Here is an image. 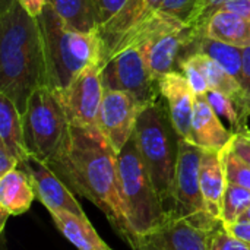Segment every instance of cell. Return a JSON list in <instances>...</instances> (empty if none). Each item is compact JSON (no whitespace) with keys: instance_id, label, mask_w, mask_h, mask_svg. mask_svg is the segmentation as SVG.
<instances>
[{"instance_id":"cell-27","label":"cell","mask_w":250,"mask_h":250,"mask_svg":"<svg viewBox=\"0 0 250 250\" xmlns=\"http://www.w3.org/2000/svg\"><path fill=\"white\" fill-rule=\"evenodd\" d=\"M179 67H180V72L188 79L189 85L192 86L195 95H205L208 92L209 89L208 81L193 56H185L183 59H180Z\"/></svg>"},{"instance_id":"cell-31","label":"cell","mask_w":250,"mask_h":250,"mask_svg":"<svg viewBox=\"0 0 250 250\" xmlns=\"http://www.w3.org/2000/svg\"><path fill=\"white\" fill-rule=\"evenodd\" d=\"M92 1H94V7L97 13L98 28L101 29L123 9L127 0H92Z\"/></svg>"},{"instance_id":"cell-26","label":"cell","mask_w":250,"mask_h":250,"mask_svg":"<svg viewBox=\"0 0 250 250\" xmlns=\"http://www.w3.org/2000/svg\"><path fill=\"white\" fill-rule=\"evenodd\" d=\"M224 167L229 183L246 188L250 190V166L242 161L230 149V145L224 149Z\"/></svg>"},{"instance_id":"cell-14","label":"cell","mask_w":250,"mask_h":250,"mask_svg":"<svg viewBox=\"0 0 250 250\" xmlns=\"http://www.w3.org/2000/svg\"><path fill=\"white\" fill-rule=\"evenodd\" d=\"M160 94L167 101L168 114L179 138L190 139L195 108V92L185 75L179 70L158 79Z\"/></svg>"},{"instance_id":"cell-37","label":"cell","mask_w":250,"mask_h":250,"mask_svg":"<svg viewBox=\"0 0 250 250\" xmlns=\"http://www.w3.org/2000/svg\"><path fill=\"white\" fill-rule=\"evenodd\" d=\"M18 1L29 15H32L35 18L42 12V9L45 6V0H18Z\"/></svg>"},{"instance_id":"cell-19","label":"cell","mask_w":250,"mask_h":250,"mask_svg":"<svg viewBox=\"0 0 250 250\" xmlns=\"http://www.w3.org/2000/svg\"><path fill=\"white\" fill-rule=\"evenodd\" d=\"M202 35L240 48L249 47L250 19H246L234 12L217 10L207 21L202 29Z\"/></svg>"},{"instance_id":"cell-18","label":"cell","mask_w":250,"mask_h":250,"mask_svg":"<svg viewBox=\"0 0 250 250\" xmlns=\"http://www.w3.org/2000/svg\"><path fill=\"white\" fill-rule=\"evenodd\" d=\"M59 231L79 250H113L97 233L88 217L82 218L69 211H50Z\"/></svg>"},{"instance_id":"cell-21","label":"cell","mask_w":250,"mask_h":250,"mask_svg":"<svg viewBox=\"0 0 250 250\" xmlns=\"http://www.w3.org/2000/svg\"><path fill=\"white\" fill-rule=\"evenodd\" d=\"M192 53H202L217 63H220L231 76H234L239 82L242 79V63H243V48L221 42L218 40L209 38L207 35L199 37L193 44L188 47L183 57Z\"/></svg>"},{"instance_id":"cell-20","label":"cell","mask_w":250,"mask_h":250,"mask_svg":"<svg viewBox=\"0 0 250 250\" xmlns=\"http://www.w3.org/2000/svg\"><path fill=\"white\" fill-rule=\"evenodd\" d=\"M0 145L19 161V166L31 155L25 144L22 114L3 94H0Z\"/></svg>"},{"instance_id":"cell-33","label":"cell","mask_w":250,"mask_h":250,"mask_svg":"<svg viewBox=\"0 0 250 250\" xmlns=\"http://www.w3.org/2000/svg\"><path fill=\"white\" fill-rule=\"evenodd\" d=\"M230 149L248 166H250V135L246 133H236L231 144Z\"/></svg>"},{"instance_id":"cell-8","label":"cell","mask_w":250,"mask_h":250,"mask_svg":"<svg viewBox=\"0 0 250 250\" xmlns=\"http://www.w3.org/2000/svg\"><path fill=\"white\" fill-rule=\"evenodd\" d=\"M101 79L104 89L130 94L142 108L161 95L158 81L151 75L139 47L126 48L107 60L101 69Z\"/></svg>"},{"instance_id":"cell-17","label":"cell","mask_w":250,"mask_h":250,"mask_svg":"<svg viewBox=\"0 0 250 250\" xmlns=\"http://www.w3.org/2000/svg\"><path fill=\"white\" fill-rule=\"evenodd\" d=\"M35 196L31 177L22 168H15L0 177V211L10 217L25 214Z\"/></svg>"},{"instance_id":"cell-39","label":"cell","mask_w":250,"mask_h":250,"mask_svg":"<svg viewBox=\"0 0 250 250\" xmlns=\"http://www.w3.org/2000/svg\"><path fill=\"white\" fill-rule=\"evenodd\" d=\"M240 221H250V207L249 209L243 214V217L240 218Z\"/></svg>"},{"instance_id":"cell-7","label":"cell","mask_w":250,"mask_h":250,"mask_svg":"<svg viewBox=\"0 0 250 250\" xmlns=\"http://www.w3.org/2000/svg\"><path fill=\"white\" fill-rule=\"evenodd\" d=\"M204 149L193 142L179 138V155L174 177L173 215L192 220L201 227L217 230L223 226L208 211L201 189V158Z\"/></svg>"},{"instance_id":"cell-12","label":"cell","mask_w":250,"mask_h":250,"mask_svg":"<svg viewBox=\"0 0 250 250\" xmlns=\"http://www.w3.org/2000/svg\"><path fill=\"white\" fill-rule=\"evenodd\" d=\"M190 45V34L185 23L174 21L139 45L151 75L158 81L174 72L176 62H180Z\"/></svg>"},{"instance_id":"cell-13","label":"cell","mask_w":250,"mask_h":250,"mask_svg":"<svg viewBox=\"0 0 250 250\" xmlns=\"http://www.w3.org/2000/svg\"><path fill=\"white\" fill-rule=\"evenodd\" d=\"M18 168L26 171V174L31 177L35 195L48 209V212L63 209L78 217L86 218L82 207L75 199L72 189H69V186L56 174V171L48 164L35 158L34 155H29Z\"/></svg>"},{"instance_id":"cell-10","label":"cell","mask_w":250,"mask_h":250,"mask_svg":"<svg viewBox=\"0 0 250 250\" xmlns=\"http://www.w3.org/2000/svg\"><path fill=\"white\" fill-rule=\"evenodd\" d=\"M189 218L170 214L161 224L138 234L132 250H209L212 234Z\"/></svg>"},{"instance_id":"cell-38","label":"cell","mask_w":250,"mask_h":250,"mask_svg":"<svg viewBox=\"0 0 250 250\" xmlns=\"http://www.w3.org/2000/svg\"><path fill=\"white\" fill-rule=\"evenodd\" d=\"M13 1H15V0H0V3H1V6H0V13L6 12V10L13 4Z\"/></svg>"},{"instance_id":"cell-28","label":"cell","mask_w":250,"mask_h":250,"mask_svg":"<svg viewBox=\"0 0 250 250\" xmlns=\"http://www.w3.org/2000/svg\"><path fill=\"white\" fill-rule=\"evenodd\" d=\"M196 4H198V0H164L160 4L157 12L164 13L170 18H174L176 21L188 26V23L190 22L195 13Z\"/></svg>"},{"instance_id":"cell-3","label":"cell","mask_w":250,"mask_h":250,"mask_svg":"<svg viewBox=\"0 0 250 250\" xmlns=\"http://www.w3.org/2000/svg\"><path fill=\"white\" fill-rule=\"evenodd\" d=\"M37 21L42 37L50 89H64L89 64H103V41L98 34L69 28L48 4L44 6Z\"/></svg>"},{"instance_id":"cell-34","label":"cell","mask_w":250,"mask_h":250,"mask_svg":"<svg viewBox=\"0 0 250 250\" xmlns=\"http://www.w3.org/2000/svg\"><path fill=\"white\" fill-rule=\"evenodd\" d=\"M217 10L234 12L246 19H250V0H229L226 3H223L221 6H218L214 12H217Z\"/></svg>"},{"instance_id":"cell-6","label":"cell","mask_w":250,"mask_h":250,"mask_svg":"<svg viewBox=\"0 0 250 250\" xmlns=\"http://www.w3.org/2000/svg\"><path fill=\"white\" fill-rule=\"evenodd\" d=\"M117 170L125 209L133 233L138 236L161 224L170 214L166 211L144 166L135 135L119 152Z\"/></svg>"},{"instance_id":"cell-40","label":"cell","mask_w":250,"mask_h":250,"mask_svg":"<svg viewBox=\"0 0 250 250\" xmlns=\"http://www.w3.org/2000/svg\"><path fill=\"white\" fill-rule=\"evenodd\" d=\"M249 119H250V113L246 116V117H245V120H243V130H245V125H246V122H248ZM243 130H242V133H243Z\"/></svg>"},{"instance_id":"cell-22","label":"cell","mask_w":250,"mask_h":250,"mask_svg":"<svg viewBox=\"0 0 250 250\" xmlns=\"http://www.w3.org/2000/svg\"><path fill=\"white\" fill-rule=\"evenodd\" d=\"M63 22L79 32L98 34L97 13L92 0H45Z\"/></svg>"},{"instance_id":"cell-25","label":"cell","mask_w":250,"mask_h":250,"mask_svg":"<svg viewBox=\"0 0 250 250\" xmlns=\"http://www.w3.org/2000/svg\"><path fill=\"white\" fill-rule=\"evenodd\" d=\"M205 97L209 105L212 107V110L217 113V116L229 125V129L234 135L242 133V119H240V111H239L236 101L231 97L212 88L208 89Z\"/></svg>"},{"instance_id":"cell-35","label":"cell","mask_w":250,"mask_h":250,"mask_svg":"<svg viewBox=\"0 0 250 250\" xmlns=\"http://www.w3.org/2000/svg\"><path fill=\"white\" fill-rule=\"evenodd\" d=\"M230 234H233L234 237L246 242L250 245V221H239L234 224H229V226H223Z\"/></svg>"},{"instance_id":"cell-30","label":"cell","mask_w":250,"mask_h":250,"mask_svg":"<svg viewBox=\"0 0 250 250\" xmlns=\"http://www.w3.org/2000/svg\"><path fill=\"white\" fill-rule=\"evenodd\" d=\"M209 250H250V245L234 237L221 226L212 234Z\"/></svg>"},{"instance_id":"cell-15","label":"cell","mask_w":250,"mask_h":250,"mask_svg":"<svg viewBox=\"0 0 250 250\" xmlns=\"http://www.w3.org/2000/svg\"><path fill=\"white\" fill-rule=\"evenodd\" d=\"M234 133L227 129L223 120L209 105L205 95L195 97L190 142L202 149L224 151L233 141Z\"/></svg>"},{"instance_id":"cell-4","label":"cell","mask_w":250,"mask_h":250,"mask_svg":"<svg viewBox=\"0 0 250 250\" xmlns=\"http://www.w3.org/2000/svg\"><path fill=\"white\" fill-rule=\"evenodd\" d=\"M133 135L151 182L166 211L173 214L179 135L173 127L168 108L166 110L158 100L144 107Z\"/></svg>"},{"instance_id":"cell-2","label":"cell","mask_w":250,"mask_h":250,"mask_svg":"<svg viewBox=\"0 0 250 250\" xmlns=\"http://www.w3.org/2000/svg\"><path fill=\"white\" fill-rule=\"evenodd\" d=\"M44 86L48 75L38 21L15 0L0 13V94L23 114L31 95Z\"/></svg>"},{"instance_id":"cell-16","label":"cell","mask_w":250,"mask_h":250,"mask_svg":"<svg viewBox=\"0 0 250 250\" xmlns=\"http://www.w3.org/2000/svg\"><path fill=\"white\" fill-rule=\"evenodd\" d=\"M201 189L207 211L218 221H221L223 198L227 188L226 167H224V151L204 149L201 158Z\"/></svg>"},{"instance_id":"cell-32","label":"cell","mask_w":250,"mask_h":250,"mask_svg":"<svg viewBox=\"0 0 250 250\" xmlns=\"http://www.w3.org/2000/svg\"><path fill=\"white\" fill-rule=\"evenodd\" d=\"M240 85L246 95V107L242 113V130H243V120L250 113V45L243 48V63H242V79Z\"/></svg>"},{"instance_id":"cell-23","label":"cell","mask_w":250,"mask_h":250,"mask_svg":"<svg viewBox=\"0 0 250 250\" xmlns=\"http://www.w3.org/2000/svg\"><path fill=\"white\" fill-rule=\"evenodd\" d=\"M188 56H193L198 62V64L201 66L207 81H208V85L209 88L212 89H217L229 97H231L237 107H239V111H240V119H242V113L246 107V95H245V91L240 85V82L231 76L220 63H217L214 59L202 54V53H192V54H188ZM183 59V57H182Z\"/></svg>"},{"instance_id":"cell-24","label":"cell","mask_w":250,"mask_h":250,"mask_svg":"<svg viewBox=\"0 0 250 250\" xmlns=\"http://www.w3.org/2000/svg\"><path fill=\"white\" fill-rule=\"evenodd\" d=\"M250 207V190L246 188L227 182V188L223 198L221 223L223 226L239 223L243 214Z\"/></svg>"},{"instance_id":"cell-5","label":"cell","mask_w":250,"mask_h":250,"mask_svg":"<svg viewBox=\"0 0 250 250\" xmlns=\"http://www.w3.org/2000/svg\"><path fill=\"white\" fill-rule=\"evenodd\" d=\"M22 122L29 154L57 168L67 157L70 123L54 91L48 86L37 89L28 100Z\"/></svg>"},{"instance_id":"cell-1","label":"cell","mask_w":250,"mask_h":250,"mask_svg":"<svg viewBox=\"0 0 250 250\" xmlns=\"http://www.w3.org/2000/svg\"><path fill=\"white\" fill-rule=\"evenodd\" d=\"M117 152L97 126H72L66 160L54 168L72 192L91 201L116 233L132 248L136 234L129 223L119 182Z\"/></svg>"},{"instance_id":"cell-11","label":"cell","mask_w":250,"mask_h":250,"mask_svg":"<svg viewBox=\"0 0 250 250\" xmlns=\"http://www.w3.org/2000/svg\"><path fill=\"white\" fill-rule=\"evenodd\" d=\"M141 110V104L130 94L104 89L97 127L117 154L132 138Z\"/></svg>"},{"instance_id":"cell-29","label":"cell","mask_w":250,"mask_h":250,"mask_svg":"<svg viewBox=\"0 0 250 250\" xmlns=\"http://www.w3.org/2000/svg\"><path fill=\"white\" fill-rule=\"evenodd\" d=\"M220 0H198L195 13L190 19V22L188 23V29L190 34V44H193L201 35H202V29L207 23V21L209 19L212 10L217 7Z\"/></svg>"},{"instance_id":"cell-9","label":"cell","mask_w":250,"mask_h":250,"mask_svg":"<svg viewBox=\"0 0 250 250\" xmlns=\"http://www.w3.org/2000/svg\"><path fill=\"white\" fill-rule=\"evenodd\" d=\"M101 63H92L64 89L54 91L72 126H97L104 86Z\"/></svg>"},{"instance_id":"cell-36","label":"cell","mask_w":250,"mask_h":250,"mask_svg":"<svg viewBox=\"0 0 250 250\" xmlns=\"http://www.w3.org/2000/svg\"><path fill=\"white\" fill-rule=\"evenodd\" d=\"M18 167H19V161L3 145H0V177Z\"/></svg>"}]
</instances>
